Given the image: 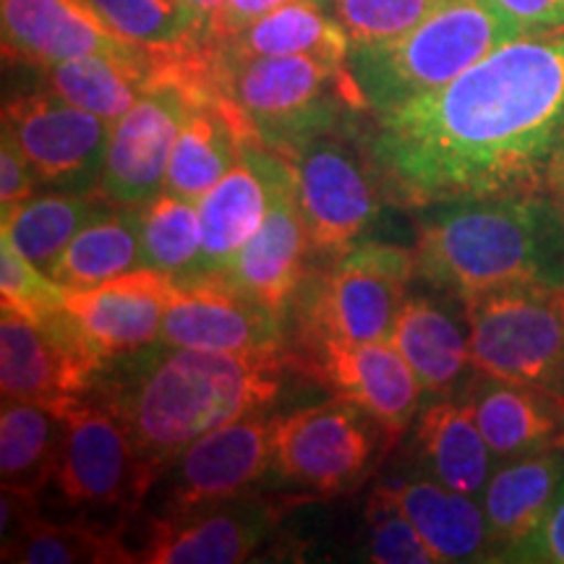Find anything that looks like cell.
Segmentation results:
<instances>
[{
    "label": "cell",
    "mask_w": 564,
    "mask_h": 564,
    "mask_svg": "<svg viewBox=\"0 0 564 564\" xmlns=\"http://www.w3.org/2000/svg\"><path fill=\"white\" fill-rule=\"evenodd\" d=\"M257 144L259 139H246L236 165L199 202L202 251L196 257L192 278L183 288L223 280L232 257L262 225L270 188H267Z\"/></svg>",
    "instance_id": "cell-23"
},
{
    "label": "cell",
    "mask_w": 564,
    "mask_h": 564,
    "mask_svg": "<svg viewBox=\"0 0 564 564\" xmlns=\"http://www.w3.org/2000/svg\"><path fill=\"white\" fill-rule=\"evenodd\" d=\"M411 460L421 476L481 497L494 470V453L463 398H434L413 421Z\"/></svg>",
    "instance_id": "cell-26"
},
{
    "label": "cell",
    "mask_w": 564,
    "mask_h": 564,
    "mask_svg": "<svg viewBox=\"0 0 564 564\" xmlns=\"http://www.w3.org/2000/svg\"><path fill=\"white\" fill-rule=\"evenodd\" d=\"M102 371L91 356L74 316L63 306L42 322L3 308L0 314V392L3 400H24L68 408L84 398Z\"/></svg>",
    "instance_id": "cell-12"
},
{
    "label": "cell",
    "mask_w": 564,
    "mask_h": 564,
    "mask_svg": "<svg viewBox=\"0 0 564 564\" xmlns=\"http://www.w3.org/2000/svg\"><path fill=\"white\" fill-rule=\"evenodd\" d=\"M3 131L32 162L42 186L68 194L100 192L110 121L40 89L6 100Z\"/></svg>",
    "instance_id": "cell-11"
},
{
    "label": "cell",
    "mask_w": 564,
    "mask_h": 564,
    "mask_svg": "<svg viewBox=\"0 0 564 564\" xmlns=\"http://www.w3.org/2000/svg\"><path fill=\"white\" fill-rule=\"evenodd\" d=\"M369 116L364 154L394 204L564 199V30L518 34L447 87Z\"/></svg>",
    "instance_id": "cell-1"
},
{
    "label": "cell",
    "mask_w": 564,
    "mask_h": 564,
    "mask_svg": "<svg viewBox=\"0 0 564 564\" xmlns=\"http://www.w3.org/2000/svg\"><path fill=\"white\" fill-rule=\"evenodd\" d=\"M299 181V202L308 243L319 257H340L379 215V188L369 158H361L340 131L314 139L288 160Z\"/></svg>",
    "instance_id": "cell-13"
},
{
    "label": "cell",
    "mask_w": 564,
    "mask_h": 564,
    "mask_svg": "<svg viewBox=\"0 0 564 564\" xmlns=\"http://www.w3.org/2000/svg\"><path fill=\"white\" fill-rule=\"evenodd\" d=\"M251 137L249 123L228 97L204 91L181 126L162 192L199 204L236 165L243 141Z\"/></svg>",
    "instance_id": "cell-25"
},
{
    "label": "cell",
    "mask_w": 564,
    "mask_h": 564,
    "mask_svg": "<svg viewBox=\"0 0 564 564\" xmlns=\"http://www.w3.org/2000/svg\"><path fill=\"white\" fill-rule=\"evenodd\" d=\"M512 562H546L564 564V476L560 489L554 494V502L549 507L544 523L528 544L512 556Z\"/></svg>",
    "instance_id": "cell-39"
},
{
    "label": "cell",
    "mask_w": 564,
    "mask_h": 564,
    "mask_svg": "<svg viewBox=\"0 0 564 564\" xmlns=\"http://www.w3.org/2000/svg\"><path fill=\"white\" fill-rule=\"evenodd\" d=\"M66 419L63 411L24 400H3L0 411V478L3 489L37 497L55 478Z\"/></svg>",
    "instance_id": "cell-30"
},
{
    "label": "cell",
    "mask_w": 564,
    "mask_h": 564,
    "mask_svg": "<svg viewBox=\"0 0 564 564\" xmlns=\"http://www.w3.org/2000/svg\"><path fill=\"white\" fill-rule=\"evenodd\" d=\"M392 442L382 423L348 398L282 415L272 474L312 497L329 499L364 484Z\"/></svg>",
    "instance_id": "cell-8"
},
{
    "label": "cell",
    "mask_w": 564,
    "mask_h": 564,
    "mask_svg": "<svg viewBox=\"0 0 564 564\" xmlns=\"http://www.w3.org/2000/svg\"><path fill=\"white\" fill-rule=\"evenodd\" d=\"M405 512L436 562H491L481 497L449 489L429 476L379 486Z\"/></svg>",
    "instance_id": "cell-27"
},
{
    "label": "cell",
    "mask_w": 564,
    "mask_h": 564,
    "mask_svg": "<svg viewBox=\"0 0 564 564\" xmlns=\"http://www.w3.org/2000/svg\"><path fill=\"white\" fill-rule=\"evenodd\" d=\"M564 476V449H546L499 465L481 491L494 562L512 556L544 523Z\"/></svg>",
    "instance_id": "cell-24"
},
{
    "label": "cell",
    "mask_w": 564,
    "mask_h": 564,
    "mask_svg": "<svg viewBox=\"0 0 564 564\" xmlns=\"http://www.w3.org/2000/svg\"><path fill=\"white\" fill-rule=\"evenodd\" d=\"M212 89V53L147 89L141 100L112 123L97 196L121 207L150 204L165 188L167 162L188 110L196 97Z\"/></svg>",
    "instance_id": "cell-9"
},
{
    "label": "cell",
    "mask_w": 564,
    "mask_h": 564,
    "mask_svg": "<svg viewBox=\"0 0 564 564\" xmlns=\"http://www.w3.org/2000/svg\"><path fill=\"white\" fill-rule=\"evenodd\" d=\"M319 382L329 384L340 398L352 400L382 423L394 444L413 426L421 411L423 387L411 366L390 340L343 345L324 343L308 350L301 361Z\"/></svg>",
    "instance_id": "cell-19"
},
{
    "label": "cell",
    "mask_w": 564,
    "mask_h": 564,
    "mask_svg": "<svg viewBox=\"0 0 564 564\" xmlns=\"http://www.w3.org/2000/svg\"><path fill=\"white\" fill-rule=\"evenodd\" d=\"M40 186L42 183L32 162L26 160L11 133L3 131V139H0V207H3V215L19 207L21 202L32 199Z\"/></svg>",
    "instance_id": "cell-38"
},
{
    "label": "cell",
    "mask_w": 564,
    "mask_h": 564,
    "mask_svg": "<svg viewBox=\"0 0 564 564\" xmlns=\"http://www.w3.org/2000/svg\"><path fill=\"white\" fill-rule=\"evenodd\" d=\"M282 316L225 282L181 288L158 343L199 350H280Z\"/></svg>",
    "instance_id": "cell-21"
},
{
    "label": "cell",
    "mask_w": 564,
    "mask_h": 564,
    "mask_svg": "<svg viewBox=\"0 0 564 564\" xmlns=\"http://www.w3.org/2000/svg\"><path fill=\"white\" fill-rule=\"evenodd\" d=\"M61 460L55 489L68 505L137 512L150 497L154 476L141 460L121 413L102 398H84L63 408Z\"/></svg>",
    "instance_id": "cell-10"
},
{
    "label": "cell",
    "mask_w": 564,
    "mask_h": 564,
    "mask_svg": "<svg viewBox=\"0 0 564 564\" xmlns=\"http://www.w3.org/2000/svg\"><path fill=\"white\" fill-rule=\"evenodd\" d=\"M280 505L257 494H238L192 507L154 514L141 531L133 562L144 564H232L246 562L262 546L280 518Z\"/></svg>",
    "instance_id": "cell-16"
},
{
    "label": "cell",
    "mask_w": 564,
    "mask_h": 564,
    "mask_svg": "<svg viewBox=\"0 0 564 564\" xmlns=\"http://www.w3.org/2000/svg\"><path fill=\"white\" fill-rule=\"evenodd\" d=\"M440 0H329L350 45L400 37L432 13Z\"/></svg>",
    "instance_id": "cell-36"
},
{
    "label": "cell",
    "mask_w": 564,
    "mask_h": 564,
    "mask_svg": "<svg viewBox=\"0 0 564 564\" xmlns=\"http://www.w3.org/2000/svg\"><path fill=\"white\" fill-rule=\"evenodd\" d=\"M387 340L405 358L432 398H457L474 379L468 303L453 293L405 295Z\"/></svg>",
    "instance_id": "cell-20"
},
{
    "label": "cell",
    "mask_w": 564,
    "mask_h": 564,
    "mask_svg": "<svg viewBox=\"0 0 564 564\" xmlns=\"http://www.w3.org/2000/svg\"><path fill=\"white\" fill-rule=\"evenodd\" d=\"M280 421L282 415L267 411L241 415L181 449L152 486L160 494V514L246 494L272 470Z\"/></svg>",
    "instance_id": "cell-14"
},
{
    "label": "cell",
    "mask_w": 564,
    "mask_h": 564,
    "mask_svg": "<svg viewBox=\"0 0 564 564\" xmlns=\"http://www.w3.org/2000/svg\"><path fill=\"white\" fill-rule=\"evenodd\" d=\"M465 303L476 371L539 387L564 403L562 288H502Z\"/></svg>",
    "instance_id": "cell-7"
},
{
    "label": "cell",
    "mask_w": 564,
    "mask_h": 564,
    "mask_svg": "<svg viewBox=\"0 0 564 564\" xmlns=\"http://www.w3.org/2000/svg\"><path fill=\"white\" fill-rule=\"evenodd\" d=\"M415 280L413 249L358 241L314 278H303L295 295L303 343L361 345L387 340Z\"/></svg>",
    "instance_id": "cell-6"
},
{
    "label": "cell",
    "mask_w": 564,
    "mask_h": 564,
    "mask_svg": "<svg viewBox=\"0 0 564 564\" xmlns=\"http://www.w3.org/2000/svg\"><path fill=\"white\" fill-rule=\"evenodd\" d=\"M183 3H186L188 9L196 13V19L204 24V30H207V40H209V21H212V17H215L220 0H183Z\"/></svg>",
    "instance_id": "cell-42"
},
{
    "label": "cell",
    "mask_w": 564,
    "mask_h": 564,
    "mask_svg": "<svg viewBox=\"0 0 564 564\" xmlns=\"http://www.w3.org/2000/svg\"><path fill=\"white\" fill-rule=\"evenodd\" d=\"M288 0H220L215 17L209 21V45L236 37L253 21H259L267 13L280 9Z\"/></svg>",
    "instance_id": "cell-40"
},
{
    "label": "cell",
    "mask_w": 564,
    "mask_h": 564,
    "mask_svg": "<svg viewBox=\"0 0 564 564\" xmlns=\"http://www.w3.org/2000/svg\"><path fill=\"white\" fill-rule=\"evenodd\" d=\"M6 61L30 68L82 55H141L144 47L112 32L89 0H0Z\"/></svg>",
    "instance_id": "cell-18"
},
{
    "label": "cell",
    "mask_w": 564,
    "mask_h": 564,
    "mask_svg": "<svg viewBox=\"0 0 564 564\" xmlns=\"http://www.w3.org/2000/svg\"><path fill=\"white\" fill-rule=\"evenodd\" d=\"M212 51L225 58L319 55L329 61H348L350 37L337 21L329 0H288L236 37L212 45Z\"/></svg>",
    "instance_id": "cell-29"
},
{
    "label": "cell",
    "mask_w": 564,
    "mask_h": 564,
    "mask_svg": "<svg viewBox=\"0 0 564 564\" xmlns=\"http://www.w3.org/2000/svg\"><path fill=\"white\" fill-rule=\"evenodd\" d=\"M415 280L470 301L502 288L564 291L562 196H497L423 207Z\"/></svg>",
    "instance_id": "cell-3"
},
{
    "label": "cell",
    "mask_w": 564,
    "mask_h": 564,
    "mask_svg": "<svg viewBox=\"0 0 564 564\" xmlns=\"http://www.w3.org/2000/svg\"><path fill=\"white\" fill-rule=\"evenodd\" d=\"M369 544H366V560L377 564H432L436 556L429 549L415 525L405 518V512L394 505L390 494L373 489L369 507Z\"/></svg>",
    "instance_id": "cell-37"
},
{
    "label": "cell",
    "mask_w": 564,
    "mask_h": 564,
    "mask_svg": "<svg viewBox=\"0 0 564 564\" xmlns=\"http://www.w3.org/2000/svg\"><path fill=\"white\" fill-rule=\"evenodd\" d=\"M202 251L199 204L160 192L141 207V267L173 278L183 288Z\"/></svg>",
    "instance_id": "cell-33"
},
{
    "label": "cell",
    "mask_w": 564,
    "mask_h": 564,
    "mask_svg": "<svg viewBox=\"0 0 564 564\" xmlns=\"http://www.w3.org/2000/svg\"><path fill=\"white\" fill-rule=\"evenodd\" d=\"M105 24L121 37L158 51L207 47V30L181 0H89Z\"/></svg>",
    "instance_id": "cell-34"
},
{
    "label": "cell",
    "mask_w": 564,
    "mask_h": 564,
    "mask_svg": "<svg viewBox=\"0 0 564 564\" xmlns=\"http://www.w3.org/2000/svg\"><path fill=\"white\" fill-rule=\"evenodd\" d=\"M181 3H183V0H181Z\"/></svg>",
    "instance_id": "cell-43"
},
{
    "label": "cell",
    "mask_w": 564,
    "mask_h": 564,
    "mask_svg": "<svg viewBox=\"0 0 564 564\" xmlns=\"http://www.w3.org/2000/svg\"><path fill=\"white\" fill-rule=\"evenodd\" d=\"M457 398L474 411L478 429L499 463L564 449V403L539 387L476 371Z\"/></svg>",
    "instance_id": "cell-22"
},
{
    "label": "cell",
    "mask_w": 564,
    "mask_h": 564,
    "mask_svg": "<svg viewBox=\"0 0 564 564\" xmlns=\"http://www.w3.org/2000/svg\"><path fill=\"white\" fill-rule=\"evenodd\" d=\"M0 295H3V308H13L32 322H42L66 306L68 288L32 264L11 243V238L0 232Z\"/></svg>",
    "instance_id": "cell-35"
},
{
    "label": "cell",
    "mask_w": 564,
    "mask_h": 564,
    "mask_svg": "<svg viewBox=\"0 0 564 564\" xmlns=\"http://www.w3.org/2000/svg\"><path fill=\"white\" fill-rule=\"evenodd\" d=\"M518 34L494 0H440L400 37L350 45L345 63L369 112H382L447 87Z\"/></svg>",
    "instance_id": "cell-5"
},
{
    "label": "cell",
    "mask_w": 564,
    "mask_h": 564,
    "mask_svg": "<svg viewBox=\"0 0 564 564\" xmlns=\"http://www.w3.org/2000/svg\"><path fill=\"white\" fill-rule=\"evenodd\" d=\"M100 394L121 413L141 460L158 481L199 436L267 411L282 390L278 350H199L152 343L116 358Z\"/></svg>",
    "instance_id": "cell-2"
},
{
    "label": "cell",
    "mask_w": 564,
    "mask_h": 564,
    "mask_svg": "<svg viewBox=\"0 0 564 564\" xmlns=\"http://www.w3.org/2000/svg\"><path fill=\"white\" fill-rule=\"evenodd\" d=\"M181 285L158 270L126 272L102 285L68 291L66 308L91 350L105 366L158 343L167 308Z\"/></svg>",
    "instance_id": "cell-17"
},
{
    "label": "cell",
    "mask_w": 564,
    "mask_h": 564,
    "mask_svg": "<svg viewBox=\"0 0 564 564\" xmlns=\"http://www.w3.org/2000/svg\"><path fill=\"white\" fill-rule=\"evenodd\" d=\"M141 267V207L112 204L70 238L47 274L68 291L102 285Z\"/></svg>",
    "instance_id": "cell-31"
},
{
    "label": "cell",
    "mask_w": 564,
    "mask_h": 564,
    "mask_svg": "<svg viewBox=\"0 0 564 564\" xmlns=\"http://www.w3.org/2000/svg\"><path fill=\"white\" fill-rule=\"evenodd\" d=\"M212 84L236 105L253 137L285 160L369 112L348 63L319 55L225 58L212 51Z\"/></svg>",
    "instance_id": "cell-4"
},
{
    "label": "cell",
    "mask_w": 564,
    "mask_h": 564,
    "mask_svg": "<svg viewBox=\"0 0 564 564\" xmlns=\"http://www.w3.org/2000/svg\"><path fill=\"white\" fill-rule=\"evenodd\" d=\"M257 154L270 188V202L259 230L232 257L220 282L282 316L299 291L303 262L312 243L303 223L293 165L278 152L267 150L262 141L257 144Z\"/></svg>",
    "instance_id": "cell-15"
},
{
    "label": "cell",
    "mask_w": 564,
    "mask_h": 564,
    "mask_svg": "<svg viewBox=\"0 0 564 564\" xmlns=\"http://www.w3.org/2000/svg\"><path fill=\"white\" fill-rule=\"evenodd\" d=\"M110 207L112 202L102 199V196L91 199L89 194L68 192L34 194L32 199L6 212L3 232L32 264L47 272L61 257V251L70 243V238Z\"/></svg>",
    "instance_id": "cell-32"
},
{
    "label": "cell",
    "mask_w": 564,
    "mask_h": 564,
    "mask_svg": "<svg viewBox=\"0 0 564 564\" xmlns=\"http://www.w3.org/2000/svg\"><path fill=\"white\" fill-rule=\"evenodd\" d=\"M520 32L564 30V0H494Z\"/></svg>",
    "instance_id": "cell-41"
},
{
    "label": "cell",
    "mask_w": 564,
    "mask_h": 564,
    "mask_svg": "<svg viewBox=\"0 0 564 564\" xmlns=\"http://www.w3.org/2000/svg\"><path fill=\"white\" fill-rule=\"evenodd\" d=\"M34 497L3 489V562L21 564H102L133 562L118 528L91 523H51L37 514Z\"/></svg>",
    "instance_id": "cell-28"
}]
</instances>
